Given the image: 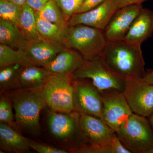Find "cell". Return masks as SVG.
<instances>
[{"instance_id":"1","label":"cell","mask_w":153,"mask_h":153,"mask_svg":"<svg viewBox=\"0 0 153 153\" xmlns=\"http://www.w3.org/2000/svg\"><path fill=\"white\" fill-rule=\"evenodd\" d=\"M10 100L18 128L34 136L41 133L40 115L47 107L43 87L16 89L4 92Z\"/></svg>"},{"instance_id":"2","label":"cell","mask_w":153,"mask_h":153,"mask_svg":"<svg viewBox=\"0 0 153 153\" xmlns=\"http://www.w3.org/2000/svg\"><path fill=\"white\" fill-rule=\"evenodd\" d=\"M101 57L113 71L125 79L143 78L146 73L141 48L124 41L107 42Z\"/></svg>"},{"instance_id":"3","label":"cell","mask_w":153,"mask_h":153,"mask_svg":"<svg viewBox=\"0 0 153 153\" xmlns=\"http://www.w3.org/2000/svg\"><path fill=\"white\" fill-rule=\"evenodd\" d=\"M79 113H63L49 110L47 126L52 137L69 148V153L87 144L91 143L83 133L79 124Z\"/></svg>"},{"instance_id":"4","label":"cell","mask_w":153,"mask_h":153,"mask_svg":"<svg viewBox=\"0 0 153 153\" xmlns=\"http://www.w3.org/2000/svg\"><path fill=\"white\" fill-rule=\"evenodd\" d=\"M107 43L103 30L77 25L68 27L64 46L76 50L89 61L101 56Z\"/></svg>"},{"instance_id":"5","label":"cell","mask_w":153,"mask_h":153,"mask_svg":"<svg viewBox=\"0 0 153 153\" xmlns=\"http://www.w3.org/2000/svg\"><path fill=\"white\" fill-rule=\"evenodd\" d=\"M74 79H88L101 93H123L126 79L119 76L107 65L101 55L85 63L72 74Z\"/></svg>"},{"instance_id":"6","label":"cell","mask_w":153,"mask_h":153,"mask_svg":"<svg viewBox=\"0 0 153 153\" xmlns=\"http://www.w3.org/2000/svg\"><path fill=\"white\" fill-rule=\"evenodd\" d=\"M116 134L131 153H149L153 147V130L147 118L134 113Z\"/></svg>"},{"instance_id":"7","label":"cell","mask_w":153,"mask_h":153,"mask_svg":"<svg viewBox=\"0 0 153 153\" xmlns=\"http://www.w3.org/2000/svg\"><path fill=\"white\" fill-rule=\"evenodd\" d=\"M72 74H52L43 86L47 107L53 111H75L73 103L74 82Z\"/></svg>"},{"instance_id":"8","label":"cell","mask_w":153,"mask_h":153,"mask_svg":"<svg viewBox=\"0 0 153 153\" xmlns=\"http://www.w3.org/2000/svg\"><path fill=\"white\" fill-rule=\"evenodd\" d=\"M123 94L135 114L149 118L153 114V85L143 78L126 79Z\"/></svg>"},{"instance_id":"9","label":"cell","mask_w":153,"mask_h":153,"mask_svg":"<svg viewBox=\"0 0 153 153\" xmlns=\"http://www.w3.org/2000/svg\"><path fill=\"white\" fill-rule=\"evenodd\" d=\"M73 103L79 114L101 118L103 103L100 92L88 79H74Z\"/></svg>"},{"instance_id":"10","label":"cell","mask_w":153,"mask_h":153,"mask_svg":"<svg viewBox=\"0 0 153 153\" xmlns=\"http://www.w3.org/2000/svg\"><path fill=\"white\" fill-rule=\"evenodd\" d=\"M100 94L103 103L101 118L116 133L133 112L122 92Z\"/></svg>"},{"instance_id":"11","label":"cell","mask_w":153,"mask_h":153,"mask_svg":"<svg viewBox=\"0 0 153 153\" xmlns=\"http://www.w3.org/2000/svg\"><path fill=\"white\" fill-rule=\"evenodd\" d=\"M143 8L141 4H134L119 9L103 30L107 42L123 41Z\"/></svg>"},{"instance_id":"12","label":"cell","mask_w":153,"mask_h":153,"mask_svg":"<svg viewBox=\"0 0 153 153\" xmlns=\"http://www.w3.org/2000/svg\"><path fill=\"white\" fill-rule=\"evenodd\" d=\"M119 9L117 0H105L92 10L74 14L68 20V27L84 25L103 30Z\"/></svg>"},{"instance_id":"13","label":"cell","mask_w":153,"mask_h":153,"mask_svg":"<svg viewBox=\"0 0 153 153\" xmlns=\"http://www.w3.org/2000/svg\"><path fill=\"white\" fill-rule=\"evenodd\" d=\"M79 121L82 132L91 143L110 146L113 140L117 136L101 118L79 114Z\"/></svg>"},{"instance_id":"14","label":"cell","mask_w":153,"mask_h":153,"mask_svg":"<svg viewBox=\"0 0 153 153\" xmlns=\"http://www.w3.org/2000/svg\"><path fill=\"white\" fill-rule=\"evenodd\" d=\"M65 48L62 44L43 39L27 42L22 51L29 63L44 67Z\"/></svg>"},{"instance_id":"15","label":"cell","mask_w":153,"mask_h":153,"mask_svg":"<svg viewBox=\"0 0 153 153\" xmlns=\"http://www.w3.org/2000/svg\"><path fill=\"white\" fill-rule=\"evenodd\" d=\"M153 34V11L143 8L123 41L133 47L141 48L142 44Z\"/></svg>"},{"instance_id":"16","label":"cell","mask_w":153,"mask_h":153,"mask_svg":"<svg viewBox=\"0 0 153 153\" xmlns=\"http://www.w3.org/2000/svg\"><path fill=\"white\" fill-rule=\"evenodd\" d=\"M85 61L76 50L65 47L43 68L52 74H72L81 68Z\"/></svg>"},{"instance_id":"17","label":"cell","mask_w":153,"mask_h":153,"mask_svg":"<svg viewBox=\"0 0 153 153\" xmlns=\"http://www.w3.org/2000/svg\"><path fill=\"white\" fill-rule=\"evenodd\" d=\"M29 139L13 127L0 123V148L6 152L25 153L30 149Z\"/></svg>"},{"instance_id":"18","label":"cell","mask_w":153,"mask_h":153,"mask_svg":"<svg viewBox=\"0 0 153 153\" xmlns=\"http://www.w3.org/2000/svg\"><path fill=\"white\" fill-rule=\"evenodd\" d=\"M52 74L43 67L33 64L22 66L17 78L16 90L43 87Z\"/></svg>"},{"instance_id":"19","label":"cell","mask_w":153,"mask_h":153,"mask_svg":"<svg viewBox=\"0 0 153 153\" xmlns=\"http://www.w3.org/2000/svg\"><path fill=\"white\" fill-rule=\"evenodd\" d=\"M16 26L28 42L44 39L38 32L36 12L26 3L22 6L21 16Z\"/></svg>"},{"instance_id":"20","label":"cell","mask_w":153,"mask_h":153,"mask_svg":"<svg viewBox=\"0 0 153 153\" xmlns=\"http://www.w3.org/2000/svg\"><path fill=\"white\" fill-rule=\"evenodd\" d=\"M27 42L16 26L0 19V44L23 50Z\"/></svg>"},{"instance_id":"21","label":"cell","mask_w":153,"mask_h":153,"mask_svg":"<svg viewBox=\"0 0 153 153\" xmlns=\"http://www.w3.org/2000/svg\"><path fill=\"white\" fill-rule=\"evenodd\" d=\"M37 28L40 36L49 41L64 46L68 29L42 19L36 15Z\"/></svg>"},{"instance_id":"22","label":"cell","mask_w":153,"mask_h":153,"mask_svg":"<svg viewBox=\"0 0 153 153\" xmlns=\"http://www.w3.org/2000/svg\"><path fill=\"white\" fill-rule=\"evenodd\" d=\"M36 13L37 16L42 19L64 29H68V22L65 19L55 0L49 1L42 8L36 12Z\"/></svg>"},{"instance_id":"23","label":"cell","mask_w":153,"mask_h":153,"mask_svg":"<svg viewBox=\"0 0 153 153\" xmlns=\"http://www.w3.org/2000/svg\"><path fill=\"white\" fill-rule=\"evenodd\" d=\"M22 66L19 63L13 64L0 68V91L16 90L17 78Z\"/></svg>"},{"instance_id":"24","label":"cell","mask_w":153,"mask_h":153,"mask_svg":"<svg viewBox=\"0 0 153 153\" xmlns=\"http://www.w3.org/2000/svg\"><path fill=\"white\" fill-rule=\"evenodd\" d=\"M17 63L22 66L32 64L28 62L22 50L0 44V68Z\"/></svg>"},{"instance_id":"25","label":"cell","mask_w":153,"mask_h":153,"mask_svg":"<svg viewBox=\"0 0 153 153\" xmlns=\"http://www.w3.org/2000/svg\"><path fill=\"white\" fill-rule=\"evenodd\" d=\"M22 7L8 0H0V19L16 26L21 16Z\"/></svg>"},{"instance_id":"26","label":"cell","mask_w":153,"mask_h":153,"mask_svg":"<svg viewBox=\"0 0 153 153\" xmlns=\"http://www.w3.org/2000/svg\"><path fill=\"white\" fill-rule=\"evenodd\" d=\"M0 98V123L7 124L18 130L16 123L14 121L13 105L10 98L4 94Z\"/></svg>"},{"instance_id":"27","label":"cell","mask_w":153,"mask_h":153,"mask_svg":"<svg viewBox=\"0 0 153 153\" xmlns=\"http://www.w3.org/2000/svg\"><path fill=\"white\" fill-rule=\"evenodd\" d=\"M67 22L76 14L83 0H55Z\"/></svg>"},{"instance_id":"28","label":"cell","mask_w":153,"mask_h":153,"mask_svg":"<svg viewBox=\"0 0 153 153\" xmlns=\"http://www.w3.org/2000/svg\"><path fill=\"white\" fill-rule=\"evenodd\" d=\"M30 149L38 153H68V150L29 140Z\"/></svg>"},{"instance_id":"29","label":"cell","mask_w":153,"mask_h":153,"mask_svg":"<svg viewBox=\"0 0 153 153\" xmlns=\"http://www.w3.org/2000/svg\"><path fill=\"white\" fill-rule=\"evenodd\" d=\"M70 153H112L111 147H104L92 143L84 145Z\"/></svg>"},{"instance_id":"30","label":"cell","mask_w":153,"mask_h":153,"mask_svg":"<svg viewBox=\"0 0 153 153\" xmlns=\"http://www.w3.org/2000/svg\"><path fill=\"white\" fill-rule=\"evenodd\" d=\"M105 0H83L76 13H84L92 10Z\"/></svg>"},{"instance_id":"31","label":"cell","mask_w":153,"mask_h":153,"mask_svg":"<svg viewBox=\"0 0 153 153\" xmlns=\"http://www.w3.org/2000/svg\"><path fill=\"white\" fill-rule=\"evenodd\" d=\"M112 153H131L119 138L117 135L113 140L111 144Z\"/></svg>"},{"instance_id":"32","label":"cell","mask_w":153,"mask_h":153,"mask_svg":"<svg viewBox=\"0 0 153 153\" xmlns=\"http://www.w3.org/2000/svg\"><path fill=\"white\" fill-rule=\"evenodd\" d=\"M50 1L52 0H27L26 4L37 12Z\"/></svg>"},{"instance_id":"33","label":"cell","mask_w":153,"mask_h":153,"mask_svg":"<svg viewBox=\"0 0 153 153\" xmlns=\"http://www.w3.org/2000/svg\"><path fill=\"white\" fill-rule=\"evenodd\" d=\"M148 0H117L119 8L134 4H142L144 2Z\"/></svg>"},{"instance_id":"34","label":"cell","mask_w":153,"mask_h":153,"mask_svg":"<svg viewBox=\"0 0 153 153\" xmlns=\"http://www.w3.org/2000/svg\"><path fill=\"white\" fill-rule=\"evenodd\" d=\"M143 79L146 83L153 85V69H148Z\"/></svg>"},{"instance_id":"35","label":"cell","mask_w":153,"mask_h":153,"mask_svg":"<svg viewBox=\"0 0 153 153\" xmlns=\"http://www.w3.org/2000/svg\"><path fill=\"white\" fill-rule=\"evenodd\" d=\"M8 1L18 5L22 6L26 4L27 0H8Z\"/></svg>"},{"instance_id":"36","label":"cell","mask_w":153,"mask_h":153,"mask_svg":"<svg viewBox=\"0 0 153 153\" xmlns=\"http://www.w3.org/2000/svg\"><path fill=\"white\" fill-rule=\"evenodd\" d=\"M149 121L150 123L151 126L153 130V114L150 117L148 118Z\"/></svg>"},{"instance_id":"37","label":"cell","mask_w":153,"mask_h":153,"mask_svg":"<svg viewBox=\"0 0 153 153\" xmlns=\"http://www.w3.org/2000/svg\"><path fill=\"white\" fill-rule=\"evenodd\" d=\"M149 153H153V147L152 149L151 150L150 152Z\"/></svg>"}]
</instances>
